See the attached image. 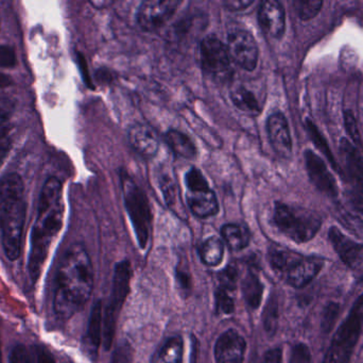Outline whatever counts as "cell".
Returning a JSON list of instances; mask_svg holds the SVG:
<instances>
[{
	"label": "cell",
	"instance_id": "cell-40",
	"mask_svg": "<svg viewBox=\"0 0 363 363\" xmlns=\"http://www.w3.org/2000/svg\"><path fill=\"white\" fill-rule=\"evenodd\" d=\"M35 363H57L53 354L44 345H38L34 349Z\"/></svg>",
	"mask_w": 363,
	"mask_h": 363
},
{
	"label": "cell",
	"instance_id": "cell-33",
	"mask_svg": "<svg viewBox=\"0 0 363 363\" xmlns=\"http://www.w3.org/2000/svg\"><path fill=\"white\" fill-rule=\"evenodd\" d=\"M238 274L234 266H228L219 274V288L228 292L235 291Z\"/></svg>",
	"mask_w": 363,
	"mask_h": 363
},
{
	"label": "cell",
	"instance_id": "cell-47",
	"mask_svg": "<svg viewBox=\"0 0 363 363\" xmlns=\"http://www.w3.org/2000/svg\"><path fill=\"white\" fill-rule=\"evenodd\" d=\"M0 363H2L1 347H0Z\"/></svg>",
	"mask_w": 363,
	"mask_h": 363
},
{
	"label": "cell",
	"instance_id": "cell-29",
	"mask_svg": "<svg viewBox=\"0 0 363 363\" xmlns=\"http://www.w3.org/2000/svg\"><path fill=\"white\" fill-rule=\"evenodd\" d=\"M277 322H279V304L277 298H271L264 313V328L269 334L273 335L277 332Z\"/></svg>",
	"mask_w": 363,
	"mask_h": 363
},
{
	"label": "cell",
	"instance_id": "cell-35",
	"mask_svg": "<svg viewBox=\"0 0 363 363\" xmlns=\"http://www.w3.org/2000/svg\"><path fill=\"white\" fill-rule=\"evenodd\" d=\"M9 363H33L29 350L23 345H17L13 347L9 356Z\"/></svg>",
	"mask_w": 363,
	"mask_h": 363
},
{
	"label": "cell",
	"instance_id": "cell-23",
	"mask_svg": "<svg viewBox=\"0 0 363 363\" xmlns=\"http://www.w3.org/2000/svg\"><path fill=\"white\" fill-rule=\"evenodd\" d=\"M222 237L233 251H240L249 245L250 232L247 227L239 224H228L222 228Z\"/></svg>",
	"mask_w": 363,
	"mask_h": 363
},
{
	"label": "cell",
	"instance_id": "cell-37",
	"mask_svg": "<svg viewBox=\"0 0 363 363\" xmlns=\"http://www.w3.org/2000/svg\"><path fill=\"white\" fill-rule=\"evenodd\" d=\"M345 125L347 128V134L351 136L352 140L356 144H360V134L358 129L357 121H356L355 117L351 111H345Z\"/></svg>",
	"mask_w": 363,
	"mask_h": 363
},
{
	"label": "cell",
	"instance_id": "cell-19",
	"mask_svg": "<svg viewBox=\"0 0 363 363\" xmlns=\"http://www.w3.org/2000/svg\"><path fill=\"white\" fill-rule=\"evenodd\" d=\"M102 338H104V308H102L101 302H97L91 308L86 334L83 340L85 353L94 362L97 359Z\"/></svg>",
	"mask_w": 363,
	"mask_h": 363
},
{
	"label": "cell",
	"instance_id": "cell-38",
	"mask_svg": "<svg viewBox=\"0 0 363 363\" xmlns=\"http://www.w3.org/2000/svg\"><path fill=\"white\" fill-rule=\"evenodd\" d=\"M163 183H162V190L164 191V194H165L166 202H168L169 206L174 207L177 205V200H178V194H177V185H174V181L170 178H167V177H164Z\"/></svg>",
	"mask_w": 363,
	"mask_h": 363
},
{
	"label": "cell",
	"instance_id": "cell-3",
	"mask_svg": "<svg viewBox=\"0 0 363 363\" xmlns=\"http://www.w3.org/2000/svg\"><path fill=\"white\" fill-rule=\"evenodd\" d=\"M25 221V185L18 174L11 173L0 179V236L10 261L21 256Z\"/></svg>",
	"mask_w": 363,
	"mask_h": 363
},
{
	"label": "cell",
	"instance_id": "cell-43",
	"mask_svg": "<svg viewBox=\"0 0 363 363\" xmlns=\"http://www.w3.org/2000/svg\"><path fill=\"white\" fill-rule=\"evenodd\" d=\"M262 363H283V354L279 349L271 350L264 355Z\"/></svg>",
	"mask_w": 363,
	"mask_h": 363
},
{
	"label": "cell",
	"instance_id": "cell-14",
	"mask_svg": "<svg viewBox=\"0 0 363 363\" xmlns=\"http://www.w3.org/2000/svg\"><path fill=\"white\" fill-rule=\"evenodd\" d=\"M247 343L240 334L234 330H228L218 339L215 345L217 363H242Z\"/></svg>",
	"mask_w": 363,
	"mask_h": 363
},
{
	"label": "cell",
	"instance_id": "cell-31",
	"mask_svg": "<svg viewBox=\"0 0 363 363\" xmlns=\"http://www.w3.org/2000/svg\"><path fill=\"white\" fill-rule=\"evenodd\" d=\"M339 311H340V306L335 302L328 303V306L324 308L321 322V327L324 334H328L334 327L337 318L339 315Z\"/></svg>",
	"mask_w": 363,
	"mask_h": 363
},
{
	"label": "cell",
	"instance_id": "cell-4",
	"mask_svg": "<svg viewBox=\"0 0 363 363\" xmlns=\"http://www.w3.org/2000/svg\"><path fill=\"white\" fill-rule=\"evenodd\" d=\"M270 262L273 269L283 275L286 281L294 288L308 285L323 268V260L305 257L283 247H273L271 249Z\"/></svg>",
	"mask_w": 363,
	"mask_h": 363
},
{
	"label": "cell",
	"instance_id": "cell-27",
	"mask_svg": "<svg viewBox=\"0 0 363 363\" xmlns=\"http://www.w3.org/2000/svg\"><path fill=\"white\" fill-rule=\"evenodd\" d=\"M306 129L307 131H308L309 136H311V140L313 141L315 146H317V148L328 158V161L332 163L333 168L339 172V166H337L336 159H335L334 155H333L328 142H326L324 136H322L321 132L318 130L317 126H315L311 119H306Z\"/></svg>",
	"mask_w": 363,
	"mask_h": 363
},
{
	"label": "cell",
	"instance_id": "cell-21",
	"mask_svg": "<svg viewBox=\"0 0 363 363\" xmlns=\"http://www.w3.org/2000/svg\"><path fill=\"white\" fill-rule=\"evenodd\" d=\"M166 142L174 153L185 159H194L196 156V147L183 132L172 129L166 134Z\"/></svg>",
	"mask_w": 363,
	"mask_h": 363
},
{
	"label": "cell",
	"instance_id": "cell-26",
	"mask_svg": "<svg viewBox=\"0 0 363 363\" xmlns=\"http://www.w3.org/2000/svg\"><path fill=\"white\" fill-rule=\"evenodd\" d=\"M184 343L181 337H172L163 345L153 363H182Z\"/></svg>",
	"mask_w": 363,
	"mask_h": 363
},
{
	"label": "cell",
	"instance_id": "cell-28",
	"mask_svg": "<svg viewBox=\"0 0 363 363\" xmlns=\"http://www.w3.org/2000/svg\"><path fill=\"white\" fill-rule=\"evenodd\" d=\"M13 110L12 102L8 98L0 97V140L9 138Z\"/></svg>",
	"mask_w": 363,
	"mask_h": 363
},
{
	"label": "cell",
	"instance_id": "cell-32",
	"mask_svg": "<svg viewBox=\"0 0 363 363\" xmlns=\"http://www.w3.org/2000/svg\"><path fill=\"white\" fill-rule=\"evenodd\" d=\"M298 12L302 21H309L319 14L323 2L322 1H298Z\"/></svg>",
	"mask_w": 363,
	"mask_h": 363
},
{
	"label": "cell",
	"instance_id": "cell-30",
	"mask_svg": "<svg viewBox=\"0 0 363 363\" xmlns=\"http://www.w3.org/2000/svg\"><path fill=\"white\" fill-rule=\"evenodd\" d=\"M216 310L218 313L223 315H228L234 313L235 302L230 292L218 287L215 294Z\"/></svg>",
	"mask_w": 363,
	"mask_h": 363
},
{
	"label": "cell",
	"instance_id": "cell-12",
	"mask_svg": "<svg viewBox=\"0 0 363 363\" xmlns=\"http://www.w3.org/2000/svg\"><path fill=\"white\" fill-rule=\"evenodd\" d=\"M180 4L177 0H147L138 8L136 21L145 31H155L174 16Z\"/></svg>",
	"mask_w": 363,
	"mask_h": 363
},
{
	"label": "cell",
	"instance_id": "cell-15",
	"mask_svg": "<svg viewBox=\"0 0 363 363\" xmlns=\"http://www.w3.org/2000/svg\"><path fill=\"white\" fill-rule=\"evenodd\" d=\"M267 130L275 153L285 159L291 157V134H290L289 125L285 115L281 112L270 115L267 123Z\"/></svg>",
	"mask_w": 363,
	"mask_h": 363
},
{
	"label": "cell",
	"instance_id": "cell-20",
	"mask_svg": "<svg viewBox=\"0 0 363 363\" xmlns=\"http://www.w3.org/2000/svg\"><path fill=\"white\" fill-rule=\"evenodd\" d=\"M341 151L347 162V172L356 187L363 194V160L357 149L347 139H342L340 143Z\"/></svg>",
	"mask_w": 363,
	"mask_h": 363
},
{
	"label": "cell",
	"instance_id": "cell-36",
	"mask_svg": "<svg viewBox=\"0 0 363 363\" xmlns=\"http://www.w3.org/2000/svg\"><path fill=\"white\" fill-rule=\"evenodd\" d=\"M311 358V354L308 347L303 343H298L292 347L289 363H309Z\"/></svg>",
	"mask_w": 363,
	"mask_h": 363
},
{
	"label": "cell",
	"instance_id": "cell-46",
	"mask_svg": "<svg viewBox=\"0 0 363 363\" xmlns=\"http://www.w3.org/2000/svg\"><path fill=\"white\" fill-rule=\"evenodd\" d=\"M13 81L10 76H6V75L0 72V87H10Z\"/></svg>",
	"mask_w": 363,
	"mask_h": 363
},
{
	"label": "cell",
	"instance_id": "cell-17",
	"mask_svg": "<svg viewBox=\"0 0 363 363\" xmlns=\"http://www.w3.org/2000/svg\"><path fill=\"white\" fill-rule=\"evenodd\" d=\"M330 242L340 256L342 261L352 269L358 268L363 264V244L347 238L339 228L332 227L330 229Z\"/></svg>",
	"mask_w": 363,
	"mask_h": 363
},
{
	"label": "cell",
	"instance_id": "cell-34",
	"mask_svg": "<svg viewBox=\"0 0 363 363\" xmlns=\"http://www.w3.org/2000/svg\"><path fill=\"white\" fill-rule=\"evenodd\" d=\"M111 363H133V350L129 343L123 342L117 347Z\"/></svg>",
	"mask_w": 363,
	"mask_h": 363
},
{
	"label": "cell",
	"instance_id": "cell-41",
	"mask_svg": "<svg viewBox=\"0 0 363 363\" xmlns=\"http://www.w3.org/2000/svg\"><path fill=\"white\" fill-rule=\"evenodd\" d=\"M253 0H226L223 6L230 11H241L253 4Z\"/></svg>",
	"mask_w": 363,
	"mask_h": 363
},
{
	"label": "cell",
	"instance_id": "cell-7",
	"mask_svg": "<svg viewBox=\"0 0 363 363\" xmlns=\"http://www.w3.org/2000/svg\"><path fill=\"white\" fill-rule=\"evenodd\" d=\"M362 318L363 294L356 300L349 317L335 335L324 363H345L349 359L359 339Z\"/></svg>",
	"mask_w": 363,
	"mask_h": 363
},
{
	"label": "cell",
	"instance_id": "cell-8",
	"mask_svg": "<svg viewBox=\"0 0 363 363\" xmlns=\"http://www.w3.org/2000/svg\"><path fill=\"white\" fill-rule=\"evenodd\" d=\"M125 207L133 224L138 244L146 249L151 229V211L148 200L140 188L127 175L121 176Z\"/></svg>",
	"mask_w": 363,
	"mask_h": 363
},
{
	"label": "cell",
	"instance_id": "cell-39",
	"mask_svg": "<svg viewBox=\"0 0 363 363\" xmlns=\"http://www.w3.org/2000/svg\"><path fill=\"white\" fill-rule=\"evenodd\" d=\"M16 64L14 49L9 46H0V67H13Z\"/></svg>",
	"mask_w": 363,
	"mask_h": 363
},
{
	"label": "cell",
	"instance_id": "cell-13",
	"mask_svg": "<svg viewBox=\"0 0 363 363\" xmlns=\"http://www.w3.org/2000/svg\"><path fill=\"white\" fill-rule=\"evenodd\" d=\"M305 163L311 183L323 193L336 197L338 195V185L332 173L328 170L325 162L313 151H305Z\"/></svg>",
	"mask_w": 363,
	"mask_h": 363
},
{
	"label": "cell",
	"instance_id": "cell-42",
	"mask_svg": "<svg viewBox=\"0 0 363 363\" xmlns=\"http://www.w3.org/2000/svg\"><path fill=\"white\" fill-rule=\"evenodd\" d=\"M177 279H178L179 286L182 288V291L189 290L190 288V275L189 273L186 272L185 270L179 269L177 273Z\"/></svg>",
	"mask_w": 363,
	"mask_h": 363
},
{
	"label": "cell",
	"instance_id": "cell-18",
	"mask_svg": "<svg viewBox=\"0 0 363 363\" xmlns=\"http://www.w3.org/2000/svg\"><path fill=\"white\" fill-rule=\"evenodd\" d=\"M128 139L134 151L146 158L155 157L159 151L160 142L157 134L152 128L144 124H134L129 128Z\"/></svg>",
	"mask_w": 363,
	"mask_h": 363
},
{
	"label": "cell",
	"instance_id": "cell-45",
	"mask_svg": "<svg viewBox=\"0 0 363 363\" xmlns=\"http://www.w3.org/2000/svg\"><path fill=\"white\" fill-rule=\"evenodd\" d=\"M351 202L356 210L359 211L363 215V197L356 194H351Z\"/></svg>",
	"mask_w": 363,
	"mask_h": 363
},
{
	"label": "cell",
	"instance_id": "cell-25",
	"mask_svg": "<svg viewBox=\"0 0 363 363\" xmlns=\"http://www.w3.org/2000/svg\"><path fill=\"white\" fill-rule=\"evenodd\" d=\"M223 242L219 238L211 237L203 242L200 247V257L205 264L209 266H217L223 259Z\"/></svg>",
	"mask_w": 363,
	"mask_h": 363
},
{
	"label": "cell",
	"instance_id": "cell-2",
	"mask_svg": "<svg viewBox=\"0 0 363 363\" xmlns=\"http://www.w3.org/2000/svg\"><path fill=\"white\" fill-rule=\"evenodd\" d=\"M63 185L59 179L51 177L43 185L32 227L28 272L33 283L43 273L49 251L63 227Z\"/></svg>",
	"mask_w": 363,
	"mask_h": 363
},
{
	"label": "cell",
	"instance_id": "cell-1",
	"mask_svg": "<svg viewBox=\"0 0 363 363\" xmlns=\"http://www.w3.org/2000/svg\"><path fill=\"white\" fill-rule=\"evenodd\" d=\"M94 269L83 245L74 244L65 251L55 276L53 310L59 319L76 315L91 298Z\"/></svg>",
	"mask_w": 363,
	"mask_h": 363
},
{
	"label": "cell",
	"instance_id": "cell-44",
	"mask_svg": "<svg viewBox=\"0 0 363 363\" xmlns=\"http://www.w3.org/2000/svg\"><path fill=\"white\" fill-rule=\"evenodd\" d=\"M11 146H12V143H11L10 136L4 139V140H0V168L4 164V160L8 157Z\"/></svg>",
	"mask_w": 363,
	"mask_h": 363
},
{
	"label": "cell",
	"instance_id": "cell-16",
	"mask_svg": "<svg viewBox=\"0 0 363 363\" xmlns=\"http://www.w3.org/2000/svg\"><path fill=\"white\" fill-rule=\"evenodd\" d=\"M258 21L262 30L273 38H281L285 32L286 16L284 6L277 0H266L258 9Z\"/></svg>",
	"mask_w": 363,
	"mask_h": 363
},
{
	"label": "cell",
	"instance_id": "cell-9",
	"mask_svg": "<svg viewBox=\"0 0 363 363\" xmlns=\"http://www.w3.org/2000/svg\"><path fill=\"white\" fill-rule=\"evenodd\" d=\"M186 200L190 210L200 219L213 217L219 210L217 197L198 168H192L185 176Z\"/></svg>",
	"mask_w": 363,
	"mask_h": 363
},
{
	"label": "cell",
	"instance_id": "cell-10",
	"mask_svg": "<svg viewBox=\"0 0 363 363\" xmlns=\"http://www.w3.org/2000/svg\"><path fill=\"white\" fill-rule=\"evenodd\" d=\"M201 65L203 70L216 81H224L230 79V57L228 47L215 36L204 38L200 46Z\"/></svg>",
	"mask_w": 363,
	"mask_h": 363
},
{
	"label": "cell",
	"instance_id": "cell-11",
	"mask_svg": "<svg viewBox=\"0 0 363 363\" xmlns=\"http://www.w3.org/2000/svg\"><path fill=\"white\" fill-rule=\"evenodd\" d=\"M228 55L230 60L245 70H255L258 61V47L253 34L242 28L228 32Z\"/></svg>",
	"mask_w": 363,
	"mask_h": 363
},
{
	"label": "cell",
	"instance_id": "cell-24",
	"mask_svg": "<svg viewBox=\"0 0 363 363\" xmlns=\"http://www.w3.org/2000/svg\"><path fill=\"white\" fill-rule=\"evenodd\" d=\"M230 99H232L233 104L243 112L252 115H257L260 113V106L257 98L242 85L235 87L230 92Z\"/></svg>",
	"mask_w": 363,
	"mask_h": 363
},
{
	"label": "cell",
	"instance_id": "cell-22",
	"mask_svg": "<svg viewBox=\"0 0 363 363\" xmlns=\"http://www.w3.org/2000/svg\"><path fill=\"white\" fill-rule=\"evenodd\" d=\"M242 293L247 306L257 309L264 296V285L255 272H249L242 281Z\"/></svg>",
	"mask_w": 363,
	"mask_h": 363
},
{
	"label": "cell",
	"instance_id": "cell-6",
	"mask_svg": "<svg viewBox=\"0 0 363 363\" xmlns=\"http://www.w3.org/2000/svg\"><path fill=\"white\" fill-rule=\"evenodd\" d=\"M132 269L129 261H121L115 266L114 278H113L112 292L110 300L104 311V342L106 350L112 347L113 339L116 330L117 320L123 306L125 298L130 292Z\"/></svg>",
	"mask_w": 363,
	"mask_h": 363
},
{
	"label": "cell",
	"instance_id": "cell-5",
	"mask_svg": "<svg viewBox=\"0 0 363 363\" xmlns=\"http://www.w3.org/2000/svg\"><path fill=\"white\" fill-rule=\"evenodd\" d=\"M274 223L288 238L296 243H305L315 238L322 225L317 213L302 207L277 202Z\"/></svg>",
	"mask_w": 363,
	"mask_h": 363
}]
</instances>
